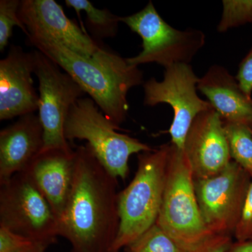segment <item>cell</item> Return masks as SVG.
<instances>
[{
  "instance_id": "cell-14",
  "label": "cell",
  "mask_w": 252,
  "mask_h": 252,
  "mask_svg": "<svg viewBox=\"0 0 252 252\" xmlns=\"http://www.w3.org/2000/svg\"><path fill=\"white\" fill-rule=\"evenodd\" d=\"M39 115L26 114L0 132V185L27 170L44 148Z\"/></svg>"
},
{
  "instance_id": "cell-16",
  "label": "cell",
  "mask_w": 252,
  "mask_h": 252,
  "mask_svg": "<svg viewBox=\"0 0 252 252\" xmlns=\"http://www.w3.org/2000/svg\"><path fill=\"white\" fill-rule=\"evenodd\" d=\"M200 91L223 122L252 127V97L243 90L236 77L219 64L209 68L198 84Z\"/></svg>"
},
{
  "instance_id": "cell-2",
  "label": "cell",
  "mask_w": 252,
  "mask_h": 252,
  "mask_svg": "<svg viewBox=\"0 0 252 252\" xmlns=\"http://www.w3.org/2000/svg\"><path fill=\"white\" fill-rule=\"evenodd\" d=\"M28 42L69 74L114 124L120 126L129 111L127 94L144 84L143 72L104 46L90 57L49 39L28 37Z\"/></svg>"
},
{
  "instance_id": "cell-20",
  "label": "cell",
  "mask_w": 252,
  "mask_h": 252,
  "mask_svg": "<svg viewBox=\"0 0 252 252\" xmlns=\"http://www.w3.org/2000/svg\"><path fill=\"white\" fill-rule=\"evenodd\" d=\"M222 5L221 18L217 26L219 32L252 24V0H223Z\"/></svg>"
},
{
  "instance_id": "cell-22",
  "label": "cell",
  "mask_w": 252,
  "mask_h": 252,
  "mask_svg": "<svg viewBox=\"0 0 252 252\" xmlns=\"http://www.w3.org/2000/svg\"><path fill=\"white\" fill-rule=\"evenodd\" d=\"M54 243L23 236L0 226V252H44Z\"/></svg>"
},
{
  "instance_id": "cell-12",
  "label": "cell",
  "mask_w": 252,
  "mask_h": 252,
  "mask_svg": "<svg viewBox=\"0 0 252 252\" xmlns=\"http://www.w3.org/2000/svg\"><path fill=\"white\" fill-rule=\"evenodd\" d=\"M194 180L220 173L231 161L223 122L214 109L199 114L194 119L184 146Z\"/></svg>"
},
{
  "instance_id": "cell-8",
  "label": "cell",
  "mask_w": 252,
  "mask_h": 252,
  "mask_svg": "<svg viewBox=\"0 0 252 252\" xmlns=\"http://www.w3.org/2000/svg\"><path fill=\"white\" fill-rule=\"evenodd\" d=\"M34 52V74L39 81L38 111L44 130L42 151H72L64 137V124L72 106L83 97L85 92L56 63L38 50Z\"/></svg>"
},
{
  "instance_id": "cell-24",
  "label": "cell",
  "mask_w": 252,
  "mask_h": 252,
  "mask_svg": "<svg viewBox=\"0 0 252 252\" xmlns=\"http://www.w3.org/2000/svg\"><path fill=\"white\" fill-rule=\"evenodd\" d=\"M237 80L245 94L250 97L252 94V49L244 58L239 65Z\"/></svg>"
},
{
  "instance_id": "cell-25",
  "label": "cell",
  "mask_w": 252,
  "mask_h": 252,
  "mask_svg": "<svg viewBox=\"0 0 252 252\" xmlns=\"http://www.w3.org/2000/svg\"><path fill=\"white\" fill-rule=\"evenodd\" d=\"M228 235H215L191 252H227L231 245Z\"/></svg>"
},
{
  "instance_id": "cell-27",
  "label": "cell",
  "mask_w": 252,
  "mask_h": 252,
  "mask_svg": "<svg viewBox=\"0 0 252 252\" xmlns=\"http://www.w3.org/2000/svg\"></svg>"
},
{
  "instance_id": "cell-4",
  "label": "cell",
  "mask_w": 252,
  "mask_h": 252,
  "mask_svg": "<svg viewBox=\"0 0 252 252\" xmlns=\"http://www.w3.org/2000/svg\"><path fill=\"white\" fill-rule=\"evenodd\" d=\"M156 223L186 252H193L215 235L207 228L200 213L188 159L184 150L172 144Z\"/></svg>"
},
{
  "instance_id": "cell-23",
  "label": "cell",
  "mask_w": 252,
  "mask_h": 252,
  "mask_svg": "<svg viewBox=\"0 0 252 252\" xmlns=\"http://www.w3.org/2000/svg\"><path fill=\"white\" fill-rule=\"evenodd\" d=\"M233 234L238 242L247 241L252 239V180Z\"/></svg>"
},
{
  "instance_id": "cell-10",
  "label": "cell",
  "mask_w": 252,
  "mask_h": 252,
  "mask_svg": "<svg viewBox=\"0 0 252 252\" xmlns=\"http://www.w3.org/2000/svg\"><path fill=\"white\" fill-rule=\"evenodd\" d=\"M252 180L233 160L217 175L194 180L200 213L212 234L234 233Z\"/></svg>"
},
{
  "instance_id": "cell-13",
  "label": "cell",
  "mask_w": 252,
  "mask_h": 252,
  "mask_svg": "<svg viewBox=\"0 0 252 252\" xmlns=\"http://www.w3.org/2000/svg\"><path fill=\"white\" fill-rule=\"evenodd\" d=\"M35 69L34 51L26 52L19 46H10L0 61V120L34 113L39 109L32 74Z\"/></svg>"
},
{
  "instance_id": "cell-3",
  "label": "cell",
  "mask_w": 252,
  "mask_h": 252,
  "mask_svg": "<svg viewBox=\"0 0 252 252\" xmlns=\"http://www.w3.org/2000/svg\"><path fill=\"white\" fill-rule=\"evenodd\" d=\"M171 144L138 155L130 185L119 195V232L108 252L127 248L155 224L160 212Z\"/></svg>"
},
{
  "instance_id": "cell-18",
  "label": "cell",
  "mask_w": 252,
  "mask_h": 252,
  "mask_svg": "<svg viewBox=\"0 0 252 252\" xmlns=\"http://www.w3.org/2000/svg\"><path fill=\"white\" fill-rule=\"evenodd\" d=\"M232 160L250 174L252 179V127L223 122Z\"/></svg>"
},
{
  "instance_id": "cell-21",
  "label": "cell",
  "mask_w": 252,
  "mask_h": 252,
  "mask_svg": "<svg viewBox=\"0 0 252 252\" xmlns=\"http://www.w3.org/2000/svg\"><path fill=\"white\" fill-rule=\"evenodd\" d=\"M21 1L1 0L0 1V51L4 52L12 36L13 28H21L28 36V32L18 15Z\"/></svg>"
},
{
  "instance_id": "cell-26",
  "label": "cell",
  "mask_w": 252,
  "mask_h": 252,
  "mask_svg": "<svg viewBox=\"0 0 252 252\" xmlns=\"http://www.w3.org/2000/svg\"><path fill=\"white\" fill-rule=\"evenodd\" d=\"M227 252H252V240L232 243Z\"/></svg>"
},
{
  "instance_id": "cell-9",
  "label": "cell",
  "mask_w": 252,
  "mask_h": 252,
  "mask_svg": "<svg viewBox=\"0 0 252 252\" xmlns=\"http://www.w3.org/2000/svg\"><path fill=\"white\" fill-rule=\"evenodd\" d=\"M198 77L190 64H177L165 68L163 79L151 78L143 84L144 104L155 107L167 104L174 112L168 132L171 144L184 150L186 137L199 114L213 109L211 104L199 97Z\"/></svg>"
},
{
  "instance_id": "cell-11",
  "label": "cell",
  "mask_w": 252,
  "mask_h": 252,
  "mask_svg": "<svg viewBox=\"0 0 252 252\" xmlns=\"http://www.w3.org/2000/svg\"><path fill=\"white\" fill-rule=\"evenodd\" d=\"M18 15L28 32L27 37L56 41L86 57L103 46L68 18L55 0H22Z\"/></svg>"
},
{
  "instance_id": "cell-19",
  "label": "cell",
  "mask_w": 252,
  "mask_h": 252,
  "mask_svg": "<svg viewBox=\"0 0 252 252\" xmlns=\"http://www.w3.org/2000/svg\"><path fill=\"white\" fill-rule=\"evenodd\" d=\"M126 248L128 252H186L157 223Z\"/></svg>"
},
{
  "instance_id": "cell-15",
  "label": "cell",
  "mask_w": 252,
  "mask_h": 252,
  "mask_svg": "<svg viewBox=\"0 0 252 252\" xmlns=\"http://www.w3.org/2000/svg\"><path fill=\"white\" fill-rule=\"evenodd\" d=\"M75 150L42 151L26 170L54 210L62 216L72 190Z\"/></svg>"
},
{
  "instance_id": "cell-6",
  "label": "cell",
  "mask_w": 252,
  "mask_h": 252,
  "mask_svg": "<svg viewBox=\"0 0 252 252\" xmlns=\"http://www.w3.org/2000/svg\"><path fill=\"white\" fill-rule=\"evenodd\" d=\"M131 31L142 40V51L127 59L130 64L157 63L164 68L177 64H189L205 44L206 36L200 30L175 29L158 13L152 1L135 14L121 17Z\"/></svg>"
},
{
  "instance_id": "cell-17",
  "label": "cell",
  "mask_w": 252,
  "mask_h": 252,
  "mask_svg": "<svg viewBox=\"0 0 252 252\" xmlns=\"http://www.w3.org/2000/svg\"><path fill=\"white\" fill-rule=\"evenodd\" d=\"M64 2L67 7L72 8L78 14L81 11L85 12L86 27L94 40L100 42L103 39L117 36L120 16L107 9H97L89 0H65Z\"/></svg>"
},
{
  "instance_id": "cell-1",
  "label": "cell",
  "mask_w": 252,
  "mask_h": 252,
  "mask_svg": "<svg viewBox=\"0 0 252 252\" xmlns=\"http://www.w3.org/2000/svg\"><path fill=\"white\" fill-rule=\"evenodd\" d=\"M117 177L87 144L75 150L72 190L59 219V236L72 252H108L120 224Z\"/></svg>"
},
{
  "instance_id": "cell-5",
  "label": "cell",
  "mask_w": 252,
  "mask_h": 252,
  "mask_svg": "<svg viewBox=\"0 0 252 252\" xmlns=\"http://www.w3.org/2000/svg\"><path fill=\"white\" fill-rule=\"evenodd\" d=\"M120 127L106 117L90 97L72 106L64 126L66 140L87 141L94 155L114 177L126 179L130 156L152 152L147 144L117 130Z\"/></svg>"
},
{
  "instance_id": "cell-7",
  "label": "cell",
  "mask_w": 252,
  "mask_h": 252,
  "mask_svg": "<svg viewBox=\"0 0 252 252\" xmlns=\"http://www.w3.org/2000/svg\"><path fill=\"white\" fill-rule=\"evenodd\" d=\"M0 185V226L55 243L59 236V220L28 172H18Z\"/></svg>"
}]
</instances>
